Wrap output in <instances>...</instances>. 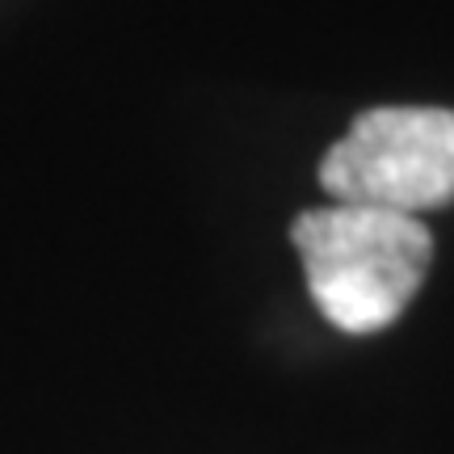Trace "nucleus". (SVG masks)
Segmentation results:
<instances>
[{
    "label": "nucleus",
    "mask_w": 454,
    "mask_h": 454,
    "mask_svg": "<svg viewBox=\"0 0 454 454\" xmlns=\"http://www.w3.org/2000/svg\"><path fill=\"white\" fill-rule=\"evenodd\" d=\"M291 240L320 316L349 337L395 325L434 261V236L421 219L357 202L303 211Z\"/></svg>",
    "instance_id": "obj_1"
},
{
    "label": "nucleus",
    "mask_w": 454,
    "mask_h": 454,
    "mask_svg": "<svg viewBox=\"0 0 454 454\" xmlns=\"http://www.w3.org/2000/svg\"><path fill=\"white\" fill-rule=\"evenodd\" d=\"M320 185L337 202L417 215L454 198V110L442 106H379L320 160Z\"/></svg>",
    "instance_id": "obj_2"
}]
</instances>
